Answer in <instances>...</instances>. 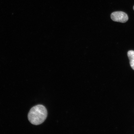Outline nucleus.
<instances>
[{
	"mask_svg": "<svg viewBox=\"0 0 134 134\" xmlns=\"http://www.w3.org/2000/svg\"><path fill=\"white\" fill-rule=\"evenodd\" d=\"M127 54L130 60V66L132 69L134 70V51L130 50L128 51Z\"/></svg>",
	"mask_w": 134,
	"mask_h": 134,
	"instance_id": "7ed1b4c3",
	"label": "nucleus"
},
{
	"mask_svg": "<svg viewBox=\"0 0 134 134\" xmlns=\"http://www.w3.org/2000/svg\"><path fill=\"white\" fill-rule=\"evenodd\" d=\"M47 116V111L44 106L38 105L33 107L28 113V119L30 123L38 125L43 123Z\"/></svg>",
	"mask_w": 134,
	"mask_h": 134,
	"instance_id": "f257e3e1",
	"label": "nucleus"
},
{
	"mask_svg": "<svg viewBox=\"0 0 134 134\" xmlns=\"http://www.w3.org/2000/svg\"><path fill=\"white\" fill-rule=\"evenodd\" d=\"M133 10H134V6H133Z\"/></svg>",
	"mask_w": 134,
	"mask_h": 134,
	"instance_id": "20e7f679",
	"label": "nucleus"
},
{
	"mask_svg": "<svg viewBox=\"0 0 134 134\" xmlns=\"http://www.w3.org/2000/svg\"><path fill=\"white\" fill-rule=\"evenodd\" d=\"M110 17L113 21L121 23H126L129 19L126 13L121 11L115 12L112 13Z\"/></svg>",
	"mask_w": 134,
	"mask_h": 134,
	"instance_id": "f03ea898",
	"label": "nucleus"
}]
</instances>
